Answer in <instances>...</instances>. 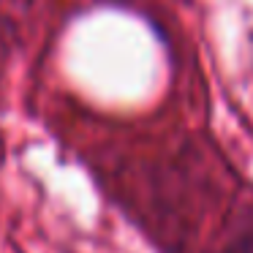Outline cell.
I'll list each match as a JSON object with an SVG mask.
<instances>
[{
  "mask_svg": "<svg viewBox=\"0 0 253 253\" xmlns=\"http://www.w3.org/2000/svg\"><path fill=\"white\" fill-rule=\"evenodd\" d=\"M229 253H253V234H245L229 248Z\"/></svg>",
  "mask_w": 253,
  "mask_h": 253,
  "instance_id": "obj_1",
  "label": "cell"
}]
</instances>
